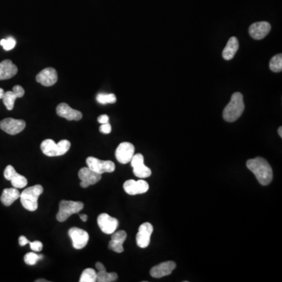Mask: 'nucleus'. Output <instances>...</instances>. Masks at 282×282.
<instances>
[{
	"label": "nucleus",
	"mask_w": 282,
	"mask_h": 282,
	"mask_svg": "<svg viewBox=\"0 0 282 282\" xmlns=\"http://www.w3.org/2000/svg\"><path fill=\"white\" fill-rule=\"evenodd\" d=\"M247 168L257 177V181L263 186L270 185L273 180V170L266 159L257 157L249 159L246 163Z\"/></svg>",
	"instance_id": "f257e3e1"
},
{
	"label": "nucleus",
	"mask_w": 282,
	"mask_h": 282,
	"mask_svg": "<svg viewBox=\"0 0 282 282\" xmlns=\"http://www.w3.org/2000/svg\"><path fill=\"white\" fill-rule=\"evenodd\" d=\"M245 110L243 95L241 93H234L231 96V101L223 110V117L228 122H235L241 117Z\"/></svg>",
	"instance_id": "f03ea898"
},
{
	"label": "nucleus",
	"mask_w": 282,
	"mask_h": 282,
	"mask_svg": "<svg viewBox=\"0 0 282 282\" xmlns=\"http://www.w3.org/2000/svg\"><path fill=\"white\" fill-rule=\"evenodd\" d=\"M43 188L41 185L26 188L20 194V202L27 210L34 212L38 208V199L39 196L43 194Z\"/></svg>",
	"instance_id": "7ed1b4c3"
},
{
	"label": "nucleus",
	"mask_w": 282,
	"mask_h": 282,
	"mask_svg": "<svg viewBox=\"0 0 282 282\" xmlns=\"http://www.w3.org/2000/svg\"><path fill=\"white\" fill-rule=\"evenodd\" d=\"M43 153L46 156H61L66 154L71 148V143L68 140H62L56 144L51 139L43 140L40 146Z\"/></svg>",
	"instance_id": "20e7f679"
},
{
	"label": "nucleus",
	"mask_w": 282,
	"mask_h": 282,
	"mask_svg": "<svg viewBox=\"0 0 282 282\" xmlns=\"http://www.w3.org/2000/svg\"><path fill=\"white\" fill-rule=\"evenodd\" d=\"M84 204L81 201H66L63 200L59 204V210L57 214V219L59 222L66 221L73 214L83 210Z\"/></svg>",
	"instance_id": "39448f33"
},
{
	"label": "nucleus",
	"mask_w": 282,
	"mask_h": 282,
	"mask_svg": "<svg viewBox=\"0 0 282 282\" xmlns=\"http://www.w3.org/2000/svg\"><path fill=\"white\" fill-rule=\"evenodd\" d=\"M87 164L89 168L100 175L105 173H113L115 170V165L111 161L100 160L94 157L87 158Z\"/></svg>",
	"instance_id": "423d86ee"
},
{
	"label": "nucleus",
	"mask_w": 282,
	"mask_h": 282,
	"mask_svg": "<svg viewBox=\"0 0 282 282\" xmlns=\"http://www.w3.org/2000/svg\"><path fill=\"white\" fill-rule=\"evenodd\" d=\"M131 166L133 169V174L136 177L144 179L151 175V169L144 165V159L141 154H136L132 158Z\"/></svg>",
	"instance_id": "0eeeda50"
},
{
	"label": "nucleus",
	"mask_w": 282,
	"mask_h": 282,
	"mask_svg": "<svg viewBox=\"0 0 282 282\" xmlns=\"http://www.w3.org/2000/svg\"><path fill=\"white\" fill-rule=\"evenodd\" d=\"M24 120L7 118L0 122V129L9 135H17L22 132L25 128Z\"/></svg>",
	"instance_id": "6e6552de"
},
{
	"label": "nucleus",
	"mask_w": 282,
	"mask_h": 282,
	"mask_svg": "<svg viewBox=\"0 0 282 282\" xmlns=\"http://www.w3.org/2000/svg\"><path fill=\"white\" fill-rule=\"evenodd\" d=\"M135 147L129 142L121 143L115 151V158L118 163L127 164L135 155Z\"/></svg>",
	"instance_id": "1a4fd4ad"
},
{
	"label": "nucleus",
	"mask_w": 282,
	"mask_h": 282,
	"mask_svg": "<svg viewBox=\"0 0 282 282\" xmlns=\"http://www.w3.org/2000/svg\"><path fill=\"white\" fill-rule=\"evenodd\" d=\"M69 236L72 241V245L76 249H82L87 246L89 242L88 233L83 229L72 227L69 231Z\"/></svg>",
	"instance_id": "9d476101"
},
{
	"label": "nucleus",
	"mask_w": 282,
	"mask_h": 282,
	"mask_svg": "<svg viewBox=\"0 0 282 282\" xmlns=\"http://www.w3.org/2000/svg\"><path fill=\"white\" fill-rule=\"evenodd\" d=\"M123 188L125 191L129 195H137V194H144L149 189V185L144 180H129L124 183Z\"/></svg>",
	"instance_id": "9b49d317"
},
{
	"label": "nucleus",
	"mask_w": 282,
	"mask_h": 282,
	"mask_svg": "<svg viewBox=\"0 0 282 282\" xmlns=\"http://www.w3.org/2000/svg\"><path fill=\"white\" fill-rule=\"evenodd\" d=\"M97 223L102 232L106 234H112L118 227V219L107 213L100 214L98 216Z\"/></svg>",
	"instance_id": "f8f14e48"
},
{
	"label": "nucleus",
	"mask_w": 282,
	"mask_h": 282,
	"mask_svg": "<svg viewBox=\"0 0 282 282\" xmlns=\"http://www.w3.org/2000/svg\"><path fill=\"white\" fill-rule=\"evenodd\" d=\"M153 226L148 222L143 223L139 227L138 233L137 234V244L141 249H145L150 245L151 234L153 233Z\"/></svg>",
	"instance_id": "ddd939ff"
},
{
	"label": "nucleus",
	"mask_w": 282,
	"mask_h": 282,
	"mask_svg": "<svg viewBox=\"0 0 282 282\" xmlns=\"http://www.w3.org/2000/svg\"><path fill=\"white\" fill-rule=\"evenodd\" d=\"M79 178L81 181L80 186L87 188L99 182L101 179V175L93 171L89 167H83L79 172Z\"/></svg>",
	"instance_id": "4468645a"
},
{
	"label": "nucleus",
	"mask_w": 282,
	"mask_h": 282,
	"mask_svg": "<svg viewBox=\"0 0 282 282\" xmlns=\"http://www.w3.org/2000/svg\"><path fill=\"white\" fill-rule=\"evenodd\" d=\"M4 177L5 179L11 182L13 188H24L28 185V180L24 176L17 174L15 169L12 166H7L4 170Z\"/></svg>",
	"instance_id": "2eb2a0df"
},
{
	"label": "nucleus",
	"mask_w": 282,
	"mask_h": 282,
	"mask_svg": "<svg viewBox=\"0 0 282 282\" xmlns=\"http://www.w3.org/2000/svg\"><path fill=\"white\" fill-rule=\"evenodd\" d=\"M271 25L267 21L256 22L249 27V35L253 39L261 40L271 31Z\"/></svg>",
	"instance_id": "dca6fc26"
},
{
	"label": "nucleus",
	"mask_w": 282,
	"mask_h": 282,
	"mask_svg": "<svg viewBox=\"0 0 282 282\" xmlns=\"http://www.w3.org/2000/svg\"><path fill=\"white\" fill-rule=\"evenodd\" d=\"M24 95V88L19 85L15 86V87H13V91L4 93L3 96L2 98L4 105L6 106L7 110L11 111L14 107L16 99L22 97Z\"/></svg>",
	"instance_id": "f3484780"
},
{
	"label": "nucleus",
	"mask_w": 282,
	"mask_h": 282,
	"mask_svg": "<svg viewBox=\"0 0 282 282\" xmlns=\"http://www.w3.org/2000/svg\"><path fill=\"white\" fill-rule=\"evenodd\" d=\"M176 267H177L176 263L173 261H166L151 268L150 275L155 279H161L163 277L171 275L172 272L175 270Z\"/></svg>",
	"instance_id": "a211bd4d"
},
{
	"label": "nucleus",
	"mask_w": 282,
	"mask_h": 282,
	"mask_svg": "<svg viewBox=\"0 0 282 282\" xmlns=\"http://www.w3.org/2000/svg\"><path fill=\"white\" fill-rule=\"evenodd\" d=\"M57 114L61 118H66L69 121H80L83 118L81 111L72 108L65 103H60L57 107Z\"/></svg>",
	"instance_id": "6ab92c4d"
},
{
	"label": "nucleus",
	"mask_w": 282,
	"mask_h": 282,
	"mask_svg": "<svg viewBox=\"0 0 282 282\" xmlns=\"http://www.w3.org/2000/svg\"><path fill=\"white\" fill-rule=\"evenodd\" d=\"M58 80L57 71L53 68H47L41 71L36 76V81L44 87H52Z\"/></svg>",
	"instance_id": "aec40b11"
},
{
	"label": "nucleus",
	"mask_w": 282,
	"mask_h": 282,
	"mask_svg": "<svg viewBox=\"0 0 282 282\" xmlns=\"http://www.w3.org/2000/svg\"><path fill=\"white\" fill-rule=\"evenodd\" d=\"M126 238L127 234L125 231H118L113 233L111 241L108 244L109 249L117 253H123V243Z\"/></svg>",
	"instance_id": "412c9836"
},
{
	"label": "nucleus",
	"mask_w": 282,
	"mask_h": 282,
	"mask_svg": "<svg viewBox=\"0 0 282 282\" xmlns=\"http://www.w3.org/2000/svg\"><path fill=\"white\" fill-rule=\"evenodd\" d=\"M17 67L10 60L0 63V80L11 79L17 73Z\"/></svg>",
	"instance_id": "4be33fe9"
},
{
	"label": "nucleus",
	"mask_w": 282,
	"mask_h": 282,
	"mask_svg": "<svg viewBox=\"0 0 282 282\" xmlns=\"http://www.w3.org/2000/svg\"><path fill=\"white\" fill-rule=\"evenodd\" d=\"M238 48H239L238 39L234 36L231 37V39H229L225 48L223 50L222 55H223V59L226 60V61H230V60L233 59L236 54Z\"/></svg>",
	"instance_id": "5701e85b"
},
{
	"label": "nucleus",
	"mask_w": 282,
	"mask_h": 282,
	"mask_svg": "<svg viewBox=\"0 0 282 282\" xmlns=\"http://www.w3.org/2000/svg\"><path fill=\"white\" fill-rule=\"evenodd\" d=\"M20 193L17 188H6L4 189L1 195V201L6 206L11 205L16 200L20 197Z\"/></svg>",
	"instance_id": "b1692460"
},
{
	"label": "nucleus",
	"mask_w": 282,
	"mask_h": 282,
	"mask_svg": "<svg viewBox=\"0 0 282 282\" xmlns=\"http://www.w3.org/2000/svg\"><path fill=\"white\" fill-rule=\"evenodd\" d=\"M118 279V275L114 272L107 273L106 268L99 270L96 272V282H113Z\"/></svg>",
	"instance_id": "393cba45"
},
{
	"label": "nucleus",
	"mask_w": 282,
	"mask_h": 282,
	"mask_svg": "<svg viewBox=\"0 0 282 282\" xmlns=\"http://www.w3.org/2000/svg\"><path fill=\"white\" fill-rule=\"evenodd\" d=\"M96 272L92 268L84 270L80 277V282H96Z\"/></svg>",
	"instance_id": "a878e982"
},
{
	"label": "nucleus",
	"mask_w": 282,
	"mask_h": 282,
	"mask_svg": "<svg viewBox=\"0 0 282 282\" xmlns=\"http://www.w3.org/2000/svg\"><path fill=\"white\" fill-rule=\"evenodd\" d=\"M270 69L274 72H281L282 70V54H279L271 58Z\"/></svg>",
	"instance_id": "bb28decb"
},
{
	"label": "nucleus",
	"mask_w": 282,
	"mask_h": 282,
	"mask_svg": "<svg viewBox=\"0 0 282 282\" xmlns=\"http://www.w3.org/2000/svg\"><path fill=\"white\" fill-rule=\"evenodd\" d=\"M116 96L113 94H99L96 96V100L101 104L107 103H114L116 102Z\"/></svg>",
	"instance_id": "cd10ccee"
},
{
	"label": "nucleus",
	"mask_w": 282,
	"mask_h": 282,
	"mask_svg": "<svg viewBox=\"0 0 282 282\" xmlns=\"http://www.w3.org/2000/svg\"><path fill=\"white\" fill-rule=\"evenodd\" d=\"M43 256H39V255L36 254V253H28L24 256V262L26 264H28L29 266L35 265L36 263L40 260L41 259H43Z\"/></svg>",
	"instance_id": "c85d7f7f"
},
{
	"label": "nucleus",
	"mask_w": 282,
	"mask_h": 282,
	"mask_svg": "<svg viewBox=\"0 0 282 282\" xmlns=\"http://www.w3.org/2000/svg\"><path fill=\"white\" fill-rule=\"evenodd\" d=\"M0 45L3 47L6 51L13 50L16 46V41L13 38L9 37L8 39H2L0 41Z\"/></svg>",
	"instance_id": "c756f323"
},
{
	"label": "nucleus",
	"mask_w": 282,
	"mask_h": 282,
	"mask_svg": "<svg viewBox=\"0 0 282 282\" xmlns=\"http://www.w3.org/2000/svg\"><path fill=\"white\" fill-rule=\"evenodd\" d=\"M30 248L33 252H41L43 249V243L39 241H35L33 242H29Z\"/></svg>",
	"instance_id": "7c9ffc66"
},
{
	"label": "nucleus",
	"mask_w": 282,
	"mask_h": 282,
	"mask_svg": "<svg viewBox=\"0 0 282 282\" xmlns=\"http://www.w3.org/2000/svg\"><path fill=\"white\" fill-rule=\"evenodd\" d=\"M100 132L104 134H108L111 132V125L107 123L101 124L100 127Z\"/></svg>",
	"instance_id": "2f4dec72"
},
{
	"label": "nucleus",
	"mask_w": 282,
	"mask_h": 282,
	"mask_svg": "<svg viewBox=\"0 0 282 282\" xmlns=\"http://www.w3.org/2000/svg\"><path fill=\"white\" fill-rule=\"evenodd\" d=\"M97 121L100 124L107 123L109 121V117L107 116V114H101L100 116L98 117Z\"/></svg>",
	"instance_id": "473e14b6"
},
{
	"label": "nucleus",
	"mask_w": 282,
	"mask_h": 282,
	"mask_svg": "<svg viewBox=\"0 0 282 282\" xmlns=\"http://www.w3.org/2000/svg\"><path fill=\"white\" fill-rule=\"evenodd\" d=\"M29 241L24 236H20V238H19V245H20V246H24V245H27V244L29 243Z\"/></svg>",
	"instance_id": "72a5a7b5"
},
{
	"label": "nucleus",
	"mask_w": 282,
	"mask_h": 282,
	"mask_svg": "<svg viewBox=\"0 0 282 282\" xmlns=\"http://www.w3.org/2000/svg\"><path fill=\"white\" fill-rule=\"evenodd\" d=\"M80 219H81L83 222L87 221V219H88V216H87V215H86V214H81V215H80Z\"/></svg>",
	"instance_id": "f704fd0d"
},
{
	"label": "nucleus",
	"mask_w": 282,
	"mask_h": 282,
	"mask_svg": "<svg viewBox=\"0 0 282 282\" xmlns=\"http://www.w3.org/2000/svg\"><path fill=\"white\" fill-rule=\"evenodd\" d=\"M4 91L2 88H0V99H2L3 96Z\"/></svg>",
	"instance_id": "c9c22d12"
},
{
	"label": "nucleus",
	"mask_w": 282,
	"mask_h": 282,
	"mask_svg": "<svg viewBox=\"0 0 282 282\" xmlns=\"http://www.w3.org/2000/svg\"><path fill=\"white\" fill-rule=\"evenodd\" d=\"M279 136H280V137H282V127H279Z\"/></svg>",
	"instance_id": "e433bc0d"
},
{
	"label": "nucleus",
	"mask_w": 282,
	"mask_h": 282,
	"mask_svg": "<svg viewBox=\"0 0 282 282\" xmlns=\"http://www.w3.org/2000/svg\"><path fill=\"white\" fill-rule=\"evenodd\" d=\"M47 282V281L46 280V279H39V280H36L35 281V282Z\"/></svg>",
	"instance_id": "4c0bfd02"
}]
</instances>
